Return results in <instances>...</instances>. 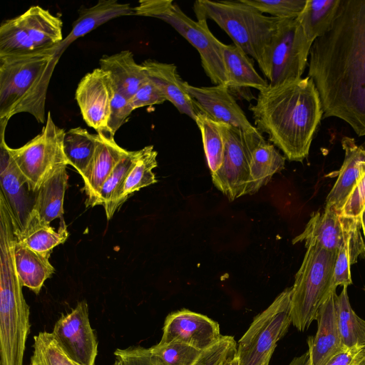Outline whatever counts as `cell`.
<instances>
[{
	"label": "cell",
	"instance_id": "obj_1",
	"mask_svg": "<svg viewBox=\"0 0 365 365\" xmlns=\"http://www.w3.org/2000/svg\"><path fill=\"white\" fill-rule=\"evenodd\" d=\"M308 66L324 118H338L364 136L365 0H341L331 26L312 45Z\"/></svg>",
	"mask_w": 365,
	"mask_h": 365
},
{
	"label": "cell",
	"instance_id": "obj_2",
	"mask_svg": "<svg viewBox=\"0 0 365 365\" xmlns=\"http://www.w3.org/2000/svg\"><path fill=\"white\" fill-rule=\"evenodd\" d=\"M249 108L255 128L267 133L286 158L302 162L307 158L323 115L319 95L310 77L269 85Z\"/></svg>",
	"mask_w": 365,
	"mask_h": 365
},
{
	"label": "cell",
	"instance_id": "obj_3",
	"mask_svg": "<svg viewBox=\"0 0 365 365\" xmlns=\"http://www.w3.org/2000/svg\"><path fill=\"white\" fill-rule=\"evenodd\" d=\"M60 44L45 50L0 57V120L27 113L45 123L47 91L62 54Z\"/></svg>",
	"mask_w": 365,
	"mask_h": 365
},
{
	"label": "cell",
	"instance_id": "obj_4",
	"mask_svg": "<svg viewBox=\"0 0 365 365\" xmlns=\"http://www.w3.org/2000/svg\"><path fill=\"white\" fill-rule=\"evenodd\" d=\"M193 10L197 19L214 21L234 44L263 68L265 56L280 19L264 15L239 1L198 0Z\"/></svg>",
	"mask_w": 365,
	"mask_h": 365
},
{
	"label": "cell",
	"instance_id": "obj_5",
	"mask_svg": "<svg viewBox=\"0 0 365 365\" xmlns=\"http://www.w3.org/2000/svg\"><path fill=\"white\" fill-rule=\"evenodd\" d=\"M302 263L292 287L291 317L300 331L317 319L319 309L331 291L337 251H329L317 245L305 246Z\"/></svg>",
	"mask_w": 365,
	"mask_h": 365
},
{
	"label": "cell",
	"instance_id": "obj_6",
	"mask_svg": "<svg viewBox=\"0 0 365 365\" xmlns=\"http://www.w3.org/2000/svg\"><path fill=\"white\" fill-rule=\"evenodd\" d=\"M133 8L135 15L159 19L170 24L198 51L202 68L211 82L228 88L224 43L212 34L206 19H192L171 0H141Z\"/></svg>",
	"mask_w": 365,
	"mask_h": 365
},
{
	"label": "cell",
	"instance_id": "obj_7",
	"mask_svg": "<svg viewBox=\"0 0 365 365\" xmlns=\"http://www.w3.org/2000/svg\"><path fill=\"white\" fill-rule=\"evenodd\" d=\"M0 262L1 365H22L30 330L29 307L23 295L14 258L5 256Z\"/></svg>",
	"mask_w": 365,
	"mask_h": 365
},
{
	"label": "cell",
	"instance_id": "obj_8",
	"mask_svg": "<svg viewBox=\"0 0 365 365\" xmlns=\"http://www.w3.org/2000/svg\"><path fill=\"white\" fill-rule=\"evenodd\" d=\"M292 287L286 288L262 312L256 316L237 345L239 365H263L272 357L277 342L292 324Z\"/></svg>",
	"mask_w": 365,
	"mask_h": 365
},
{
	"label": "cell",
	"instance_id": "obj_9",
	"mask_svg": "<svg viewBox=\"0 0 365 365\" xmlns=\"http://www.w3.org/2000/svg\"><path fill=\"white\" fill-rule=\"evenodd\" d=\"M65 130L54 123L48 111L41 132L18 148L9 152L28 184L36 193L45 179L63 165H68L63 151Z\"/></svg>",
	"mask_w": 365,
	"mask_h": 365
},
{
	"label": "cell",
	"instance_id": "obj_10",
	"mask_svg": "<svg viewBox=\"0 0 365 365\" xmlns=\"http://www.w3.org/2000/svg\"><path fill=\"white\" fill-rule=\"evenodd\" d=\"M312 43L297 19H280L261 69L269 85L301 78Z\"/></svg>",
	"mask_w": 365,
	"mask_h": 365
},
{
	"label": "cell",
	"instance_id": "obj_11",
	"mask_svg": "<svg viewBox=\"0 0 365 365\" xmlns=\"http://www.w3.org/2000/svg\"><path fill=\"white\" fill-rule=\"evenodd\" d=\"M225 142L223 161L212 175L214 185L230 201L247 195L250 166L255 135L258 131L244 132L220 123Z\"/></svg>",
	"mask_w": 365,
	"mask_h": 365
},
{
	"label": "cell",
	"instance_id": "obj_12",
	"mask_svg": "<svg viewBox=\"0 0 365 365\" xmlns=\"http://www.w3.org/2000/svg\"><path fill=\"white\" fill-rule=\"evenodd\" d=\"M86 300L62 314L51 332L65 354L78 365H95L98 341L88 317Z\"/></svg>",
	"mask_w": 365,
	"mask_h": 365
},
{
	"label": "cell",
	"instance_id": "obj_13",
	"mask_svg": "<svg viewBox=\"0 0 365 365\" xmlns=\"http://www.w3.org/2000/svg\"><path fill=\"white\" fill-rule=\"evenodd\" d=\"M114 92L110 75L101 68L86 74L78 84L75 98L82 117L97 134L108 135L107 125Z\"/></svg>",
	"mask_w": 365,
	"mask_h": 365
},
{
	"label": "cell",
	"instance_id": "obj_14",
	"mask_svg": "<svg viewBox=\"0 0 365 365\" xmlns=\"http://www.w3.org/2000/svg\"><path fill=\"white\" fill-rule=\"evenodd\" d=\"M6 121H1L0 143V195L4 198L10 213L14 233L24 227L34 201L29 197L26 179L10 155L4 140Z\"/></svg>",
	"mask_w": 365,
	"mask_h": 365
},
{
	"label": "cell",
	"instance_id": "obj_15",
	"mask_svg": "<svg viewBox=\"0 0 365 365\" xmlns=\"http://www.w3.org/2000/svg\"><path fill=\"white\" fill-rule=\"evenodd\" d=\"M222 336L217 322L183 309L167 316L158 344L182 343L203 351L217 343Z\"/></svg>",
	"mask_w": 365,
	"mask_h": 365
},
{
	"label": "cell",
	"instance_id": "obj_16",
	"mask_svg": "<svg viewBox=\"0 0 365 365\" xmlns=\"http://www.w3.org/2000/svg\"><path fill=\"white\" fill-rule=\"evenodd\" d=\"M185 88L198 110L211 119L244 132L257 130L248 120L227 87L222 85L197 87L185 81Z\"/></svg>",
	"mask_w": 365,
	"mask_h": 365
},
{
	"label": "cell",
	"instance_id": "obj_17",
	"mask_svg": "<svg viewBox=\"0 0 365 365\" xmlns=\"http://www.w3.org/2000/svg\"><path fill=\"white\" fill-rule=\"evenodd\" d=\"M336 289L321 305L317 317V331L307 339L311 365H326L344 346L339 334L335 306Z\"/></svg>",
	"mask_w": 365,
	"mask_h": 365
},
{
	"label": "cell",
	"instance_id": "obj_18",
	"mask_svg": "<svg viewBox=\"0 0 365 365\" xmlns=\"http://www.w3.org/2000/svg\"><path fill=\"white\" fill-rule=\"evenodd\" d=\"M344 160L337 178L325 200L324 207L339 213L348 197L365 173V142L358 145L354 138L344 137L341 141Z\"/></svg>",
	"mask_w": 365,
	"mask_h": 365
},
{
	"label": "cell",
	"instance_id": "obj_19",
	"mask_svg": "<svg viewBox=\"0 0 365 365\" xmlns=\"http://www.w3.org/2000/svg\"><path fill=\"white\" fill-rule=\"evenodd\" d=\"M98 143L93 158L84 174L83 188L87 207H94L98 194L118 163L128 150L117 144L114 137L97 134Z\"/></svg>",
	"mask_w": 365,
	"mask_h": 365
},
{
	"label": "cell",
	"instance_id": "obj_20",
	"mask_svg": "<svg viewBox=\"0 0 365 365\" xmlns=\"http://www.w3.org/2000/svg\"><path fill=\"white\" fill-rule=\"evenodd\" d=\"M141 65L148 78L160 89L166 100L180 113L185 114L195 120L200 111L186 91L185 81L180 78L176 66L153 59H147Z\"/></svg>",
	"mask_w": 365,
	"mask_h": 365
},
{
	"label": "cell",
	"instance_id": "obj_21",
	"mask_svg": "<svg viewBox=\"0 0 365 365\" xmlns=\"http://www.w3.org/2000/svg\"><path fill=\"white\" fill-rule=\"evenodd\" d=\"M346 223V217H341L334 209L324 207L312 214L303 232L293 239L292 243L317 245L336 252L344 239Z\"/></svg>",
	"mask_w": 365,
	"mask_h": 365
},
{
	"label": "cell",
	"instance_id": "obj_22",
	"mask_svg": "<svg viewBox=\"0 0 365 365\" xmlns=\"http://www.w3.org/2000/svg\"><path fill=\"white\" fill-rule=\"evenodd\" d=\"M99 65L110 75L114 88L128 99L148 78L141 63L135 62L133 53L128 50L103 56Z\"/></svg>",
	"mask_w": 365,
	"mask_h": 365
},
{
	"label": "cell",
	"instance_id": "obj_23",
	"mask_svg": "<svg viewBox=\"0 0 365 365\" xmlns=\"http://www.w3.org/2000/svg\"><path fill=\"white\" fill-rule=\"evenodd\" d=\"M286 158L272 143L265 140L257 131L255 135L250 166L247 195H252L266 185L272 176L284 168Z\"/></svg>",
	"mask_w": 365,
	"mask_h": 365
},
{
	"label": "cell",
	"instance_id": "obj_24",
	"mask_svg": "<svg viewBox=\"0 0 365 365\" xmlns=\"http://www.w3.org/2000/svg\"><path fill=\"white\" fill-rule=\"evenodd\" d=\"M133 15H135L134 8L130 4L119 3L117 0H100L96 5L79 11L71 32L60 43L62 52L73 41L106 22L117 17Z\"/></svg>",
	"mask_w": 365,
	"mask_h": 365
},
{
	"label": "cell",
	"instance_id": "obj_25",
	"mask_svg": "<svg viewBox=\"0 0 365 365\" xmlns=\"http://www.w3.org/2000/svg\"><path fill=\"white\" fill-rule=\"evenodd\" d=\"M14 235L17 242L38 253L51 255L55 247L67 240L68 232L63 218L56 230L32 210L23 229Z\"/></svg>",
	"mask_w": 365,
	"mask_h": 365
},
{
	"label": "cell",
	"instance_id": "obj_26",
	"mask_svg": "<svg viewBox=\"0 0 365 365\" xmlns=\"http://www.w3.org/2000/svg\"><path fill=\"white\" fill-rule=\"evenodd\" d=\"M67 165L57 168L41 185L34 198L33 210L44 222L51 224L56 218H63V201L68 175Z\"/></svg>",
	"mask_w": 365,
	"mask_h": 365
},
{
	"label": "cell",
	"instance_id": "obj_27",
	"mask_svg": "<svg viewBox=\"0 0 365 365\" xmlns=\"http://www.w3.org/2000/svg\"><path fill=\"white\" fill-rule=\"evenodd\" d=\"M19 18L37 50L51 48L63 41V22L48 10L32 6Z\"/></svg>",
	"mask_w": 365,
	"mask_h": 365
},
{
	"label": "cell",
	"instance_id": "obj_28",
	"mask_svg": "<svg viewBox=\"0 0 365 365\" xmlns=\"http://www.w3.org/2000/svg\"><path fill=\"white\" fill-rule=\"evenodd\" d=\"M16 272L22 287L38 294L45 281L54 273L49 262L50 255L41 254L17 242L14 247Z\"/></svg>",
	"mask_w": 365,
	"mask_h": 365
},
{
	"label": "cell",
	"instance_id": "obj_29",
	"mask_svg": "<svg viewBox=\"0 0 365 365\" xmlns=\"http://www.w3.org/2000/svg\"><path fill=\"white\" fill-rule=\"evenodd\" d=\"M346 218L344 239L337 250L334 271V284L349 286L352 284L351 265L361 255L365 254V243L361 236L360 218Z\"/></svg>",
	"mask_w": 365,
	"mask_h": 365
},
{
	"label": "cell",
	"instance_id": "obj_30",
	"mask_svg": "<svg viewBox=\"0 0 365 365\" xmlns=\"http://www.w3.org/2000/svg\"><path fill=\"white\" fill-rule=\"evenodd\" d=\"M222 54L230 91L253 88L261 91L269 86L267 81L259 76L247 55L240 47L235 44H224Z\"/></svg>",
	"mask_w": 365,
	"mask_h": 365
},
{
	"label": "cell",
	"instance_id": "obj_31",
	"mask_svg": "<svg viewBox=\"0 0 365 365\" xmlns=\"http://www.w3.org/2000/svg\"><path fill=\"white\" fill-rule=\"evenodd\" d=\"M341 0H307L296 18L307 38L314 42L331 26L338 12Z\"/></svg>",
	"mask_w": 365,
	"mask_h": 365
},
{
	"label": "cell",
	"instance_id": "obj_32",
	"mask_svg": "<svg viewBox=\"0 0 365 365\" xmlns=\"http://www.w3.org/2000/svg\"><path fill=\"white\" fill-rule=\"evenodd\" d=\"M141 154L142 149L135 151L128 150L102 185L94 206L103 205L108 220H110L120 207L119 197L121 186L128 172Z\"/></svg>",
	"mask_w": 365,
	"mask_h": 365
},
{
	"label": "cell",
	"instance_id": "obj_33",
	"mask_svg": "<svg viewBox=\"0 0 365 365\" xmlns=\"http://www.w3.org/2000/svg\"><path fill=\"white\" fill-rule=\"evenodd\" d=\"M97 134H91L81 127L65 133L63 151L68 163L82 176L88 169L96 151Z\"/></svg>",
	"mask_w": 365,
	"mask_h": 365
},
{
	"label": "cell",
	"instance_id": "obj_34",
	"mask_svg": "<svg viewBox=\"0 0 365 365\" xmlns=\"http://www.w3.org/2000/svg\"><path fill=\"white\" fill-rule=\"evenodd\" d=\"M347 288V286L342 287L340 294H336L335 298L336 320L341 339L345 347L365 346V320L352 309Z\"/></svg>",
	"mask_w": 365,
	"mask_h": 365
},
{
	"label": "cell",
	"instance_id": "obj_35",
	"mask_svg": "<svg viewBox=\"0 0 365 365\" xmlns=\"http://www.w3.org/2000/svg\"><path fill=\"white\" fill-rule=\"evenodd\" d=\"M158 153L153 145L142 148V154L126 175L120 191V207L135 192L157 182L153 170L158 166Z\"/></svg>",
	"mask_w": 365,
	"mask_h": 365
},
{
	"label": "cell",
	"instance_id": "obj_36",
	"mask_svg": "<svg viewBox=\"0 0 365 365\" xmlns=\"http://www.w3.org/2000/svg\"><path fill=\"white\" fill-rule=\"evenodd\" d=\"M195 121L200 130L207 163L212 175L220 168L223 161L225 142L220 123L202 112L198 113Z\"/></svg>",
	"mask_w": 365,
	"mask_h": 365
},
{
	"label": "cell",
	"instance_id": "obj_37",
	"mask_svg": "<svg viewBox=\"0 0 365 365\" xmlns=\"http://www.w3.org/2000/svg\"><path fill=\"white\" fill-rule=\"evenodd\" d=\"M38 51L24 27L19 16L0 26V57L20 56Z\"/></svg>",
	"mask_w": 365,
	"mask_h": 365
},
{
	"label": "cell",
	"instance_id": "obj_38",
	"mask_svg": "<svg viewBox=\"0 0 365 365\" xmlns=\"http://www.w3.org/2000/svg\"><path fill=\"white\" fill-rule=\"evenodd\" d=\"M31 362L35 365H78L58 344L52 333L41 331L34 337Z\"/></svg>",
	"mask_w": 365,
	"mask_h": 365
},
{
	"label": "cell",
	"instance_id": "obj_39",
	"mask_svg": "<svg viewBox=\"0 0 365 365\" xmlns=\"http://www.w3.org/2000/svg\"><path fill=\"white\" fill-rule=\"evenodd\" d=\"M149 349L164 365H194L204 351L177 342L158 344Z\"/></svg>",
	"mask_w": 365,
	"mask_h": 365
},
{
	"label": "cell",
	"instance_id": "obj_40",
	"mask_svg": "<svg viewBox=\"0 0 365 365\" xmlns=\"http://www.w3.org/2000/svg\"><path fill=\"white\" fill-rule=\"evenodd\" d=\"M261 13L278 19H296L304 9L307 0H242Z\"/></svg>",
	"mask_w": 365,
	"mask_h": 365
},
{
	"label": "cell",
	"instance_id": "obj_41",
	"mask_svg": "<svg viewBox=\"0 0 365 365\" xmlns=\"http://www.w3.org/2000/svg\"><path fill=\"white\" fill-rule=\"evenodd\" d=\"M110 103V116L107 130L108 135L114 137L118 130L127 121L133 112L129 99L117 91L115 88Z\"/></svg>",
	"mask_w": 365,
	"mask_h": 365
},
{
	"label": "cell",
	"instance_id": "obj_42",
	"mask_svg": "<svg viewBox=\"0 0 365 365\" xmlns=\"http://www.w3.org/2000/svg\"><path fill=\"white\" fill-rule=\"evenodd\" d=\"M114 355L120 365H164L152 354L149 348L130 346L126 349H118Z\"/></svg>",
	"mask_w": 365,
	"mask_h": 365
},
{
	"label": "cell",
	"instance_id": "obj_43",
	"mask_svg": "<svg viewBox=\"0 0 365 365\" xmlns=\"http://www.w3.org/2000/svg\"><path fill=\"white\" fill-rule=\"evenodd\" d=\"M166 100L160 89L150 78H147L139 87L136 93L129 99L134 110L147 106L162 104Z\"/></svg>",
	"mask_w": 365,
	"mask_h": 365
},
{
	"label": "cell",
	"instance_id": "obj_44",
	"mask_svg": "<svg viewBox=\"0 0 365 365\" xmlns=\"http://www.w3.org/2000/svg\"><path fill=\"white\" fill-rule=\"evenodd\" d=\"M365 209V173L348 197L339 215L347 218H360Z\"/></svg>",
	"mask_w": 365,
	"mask_h": 365
},
{
	"label": "cell",
	"instance_id": "obj_45",
	"mask_svg": "<svg viewBox=\"0 0 365 365\" xmlns=\"http://www.w3.org/2000/svg\"><path fill=\"white\" fill-rule=\"evenodd\" d=\"M365 359V346L345 347L326 365H360Z\"/></svg>",
	"mask_w": 365,
	"mask_h": 365
},
{
	"label": "cell",
	"instance_id": "obj_46",
	"mask_svg": "<svg viewBox=\"0 0 365 365\" xmlns=\"http://www.w3.org/2000/svg\"><path fill=\"white\" fill-rule=\"evenodd\" d=\"M289 365H311L309 351L294 357Z\"/></svg>",
	"mask_w": 365,
	"mask_h": 365
},
{
	"label": "cell",
	"instance_id": "obj_47",
	"mask_svg": "<svg viewBox=\"0 0 365 365\" xmlns=\"http://www.w3.org/2000/svg\"><path fill=\"white\" fill-rule=\"evenodd\" d=\"M236 352L237 350L228 356L224 365H239Z\"/></svg>",
	"mask_w": 365,
	"mask_h": 365
},
{
	"label": "cell",
	"instance_id": "obj_48",
	"mask_svg": "<svg viewBox=\"0 0 365 365\" xmlns=\"http://www.w3.org/2000/svg\"><path fill=\"white\" fill-rule=\"evenodd\" d=\"M361 228L362 231L365 237V209L362 212L361 217ZM365 291V289H364Z\"/></svg>",
	"mask_w": 365,
	"mask_h": 365
},
{
	"label": "cell",
	"instance_id": "obj_49",
	"mask_svg": "<svg viewBox=\"0 0 365 365\" xmlns=\"http://www.w3.org/2000/svg\"><path fill=\"white\" fill-rule=\"evenodd\" d=\"M194 365H210L208 363L203 361H198Z\"/></svg>",
	"mask_w": 365,
	"mask_h": 365
},
{
	"label": "cell",
	"instance_id": "obj_50",
	"mask_svg": "<svg viewBox=\"0 0 365 365\" xmlns=\"http://www.w3.org/2000/svg\"><path fill=\"white\" fill-rule=\"evenodd\" d=\"M270 359H271V357H269V359H267L266 360V361L263 364V365H269V363L270 361Z\"/></svg>",
	"mask_w": 365,
	"mask_h": 365
},
{
	"label": "cell",
	"instance_id": "obj_51",
	"mask_svg": "<svg viewBox=\"0 0 365 365\" xmlns=\"http://www.w3.org/2000/svg\"><path fill=\"white\" fill-rule=\"evenodd\" d=\"M113 365H120V363H119L118 360H117V359H116V360L115 361V362H114Z\"/></svg>",
	"mask_w": 365,
	"mask_h": 365
},
{
	"label": "cell",
	"instance_id": "obj_52",
	"mask_svg": "<svg viewBox=\"0 0 365 365\" xmlns=\"http://www.w3.org/2000/svg\"><path fill=\"white\" fill-rule=\"evenodd\" d=\"M235 351H234V352H235ZM232 353H233V352H232ZM227 358H228V357H227ZM226 359H225V361H223L222 362H221V363H220V364H218V365H224V364H225V361H226Z\"/></svg>",
	"mask_w": 365,
	"mask_h": 365
},
{
	"label": "cell",
	"instance_id": "obj_53",
	"mask_svg": "<svg viewBox=\"0 0 365 365\" xmlns=\"http://www.w3.org/2000/svg\"><path fill=\"white\" fill-rule=\"evenodd\" d=\"M360 365H365V359L361 363Z\"/></svg>",
	"mask_w": 365,
	"mask_h": 365
},
{
	"label": "cell",
	"instance_id": "obj_54",
	"mask_svg": "<svg viewBox=\"0 0 365 365\" xmlns=\"http://www.w3.org/2000/svg\"><path fill=\"white\" fill-rule=\"evenodd\" d=\"M29 365H35V364H33L30 363Z\"/></svg>",
	"mask_w": 365,
	"mask_h": 365
}]
</instances>
